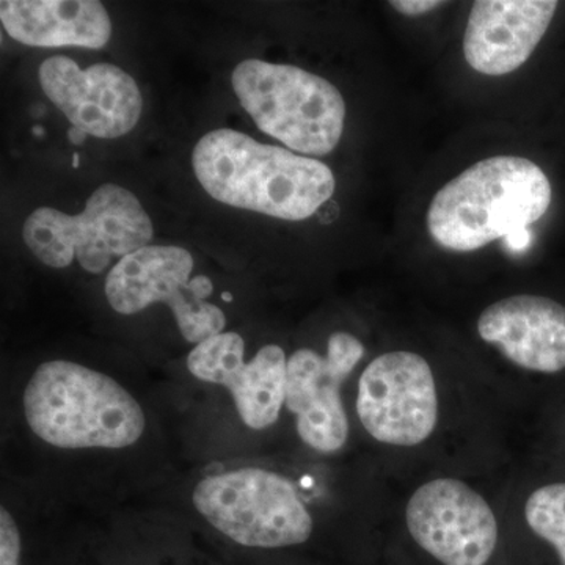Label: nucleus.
<instances>
[{
  "label": "nucleus",
  "instance_id": "1",
  "mask_svg": "<svg viewBox=\"0 0 565 565\" xmlns=\"http://www.w3.org/2000/svg\"><path fill=\"white\" fill-rule=\"evenodd\" d=\"M21 414L35 440L58 451H125L143 440L148 415L117 379L71 360L35 367Z\"/></svg>",
  "mask_w": 565,
  "mask_h": 565
},
{
  "label": "nucleus",
  "instance_id": "2",
  "mask_svg": "<svg viewBox=\"0 0 565 565\" xmlns=\"http://www.w3.org/2000/svg\"><path fill=\"white\" fill-rule=\"evenodd\" d=\"M192 166L212 199L281 221L311 217L337 189L326 163L259 143L234 129L202 137L193 148Z\"/></svg>",
  "mask_w": 565,
  "mask_h": 565
},
{
  "label": "nucleus",
  "instance_id": "3",
  "mask_svg": "<svg viewBox=\"0 0 565 565\" xmlns=\"http://www.w3.org/2000/svg\"><path fill=\"white\" fill-rule=\"evenodd\" d=\"M550 204L552 184L541 167L519 156H494L435 193L427 228L446 250L475 252L525 233L544 217Z\"/></svg>",
  "mask_w": 565,
  "mask_h": 565
},
{
  "label": "nucleus",
  "instance_id": "4",
  "mask_svg": "<svg viewBox=\"0 0 565 565\" xmlns=\"http://www.w3.org/2000/svg\"><path fill=\"white\" fill-rule=\"evenodd\" d=\"M196 519L243 552H273L307 544L315 519L296 482L259 463L207 468L191 487Z\"/></svg>",
  "mask_w": 565,
  "mask_h": 565
},
{
  "label": "nucleus",
  "instance_id": "5",
  "mask_svg": "<svg viewBox=\"0 0 565 565\" xmlns=\"http://www.w3.org/2000/svg\"><path fill=\"white\" fill-rule=\"evenodd\" d=\"M241 106L267 136L305 156L330 154L344 132L340 90L299 66L248 58L232 74Z\"/></svg>",
  "mask_w": 565,
  "mask_h": 565
},
{
  "label": "nucleus",
  "instance_id": "6",
  "mask_svg": "<svg viewBox=\"0 0 565 565\" xmlns=\"http://www.w3.org/2000/svg\"><path fill=\"white\" fill-rule=\"evenodd\" d=\"M154 226L139 199L121 185H99L77 215L39 207L22 226V239L41 263L65 269L74 259L103 274L114 259L150 245Z\"/></svg>",
  "mask_w": 565,
  "mask_h": 565
},
{
  "label": "nucleus",
  "instance_id": "7",
  "mask_svg": "<svg viewBox=\"0 0 565 565\" xmlns=\"http://www.w3.org/2000/svg\"><path fill=\"white\" fill-rule=\"evenodd\" d=\"M193 256L177 245H147L122 258L107 275V302L117 313L131 316L163 303L172 310L188 343L200 344L223 333L226 316L211 303L212 282L192 278Z\"/></svg>",
  "mask_w": 565,
  "mask_h": 565
},
{
  "label": "nucleus",
  "instance_id": "8",
  "mask_svg": "<svg viewBox=\"0 0 565 565\" xmlns=\"http://www.w3.org/2000/svg\"><path fill=\"white\" fill-rule=\"evenodd\" d=\"M355 405L374 440L403 448L422 445L438 423L433 367L415 352L379 355L360 375Z\"/></svg>",
  "mask_w": 565,
  "mask_h": 565
},
{
  "label": "nucleus",
  "instance_id": "9",
  "mask_svg": "<svg viewBox=\"0 0 565 565\" xmlns=\"http://www.w3.org/2000/svg\"><path fill=\"white\" fill-rule=\"evenodd\" d=\"M364 345L348 332L330 334L326 355L299 349L288 360L286 405L297 435L319 455H334L349 438L341 386L362 362Z\"/></svg>",
  "mask_w": 565,
  "mask_h": 565
},
{
  "label": "nucleus",
  "instance_id": "10",
  "mask_svg": "<svg viewBox=\"0 0 565 565\" xmlns=\"http://www.w3.org/2000/svg\"><path fill=\"white\" fill-rule=\"evenodd\" d=\"M416 544L444 565H486L498 544V522L467 482L438 478L419 486L405 508Z\"/></svg>",
  "mask_w": 565,
  "mask_h": 565
},
{
  "label": "nucleus",
  "instance_id": "11",
  "mask_svg": "<svg viewBox=\"0 0 565 565\" xmlns=\"http://www.w3.org/2000/svg\"><path fill=\"white\" fill-rule=\"evenodd\" d=\"M247 345L236 332H223L196 344L188 370L204 384L223 386L241 422L255 433L270 429L286 405L288 356L278 344H266L245 360Z\"/></svg>",
  "mask_w": 565,
  "mask_h": 565
},
{
  "label": "nucleus",
  "instance_id": "12",
  "mask_svg": "<svg viewBox=\"0 0 565 565\" xmlns=\"http://www.w3.org/2000/svg\"><path fill=\"white\" fill-rule=\"evenodd\" d=\"M44 95L68 118L73 128L98 139H117L136 128L143 109L137 82L120 66L96 63L82 70L57 55L40 66Z\"/></svg>",
  "mask_w": 565,
  "mask_h": 565
},
{
  "label": "nucleus",
  "instance_id": "13",
  "mask_svg": "<svg viewBox=\"0 0 565 565\" xmlns=\"http://www.w3.org/2000/svg\"><path fill=\"white\" fill-rule=\"evenodd\" d=\"M557 6L555 0H478L465 31V61L487 76L514 73L544 39Z\"/></svg>",
  "mask_w": 565,
  "mask_h": 565
},
{
  "label": "nucleus",
  "instance_id": "14",
  "mask_svg": "<svg viewBox=\"0 0 565 565\" xmlns=\"http://www.w3.org/2000/svg\"><path fill=\"white\" fill-rule=\"evenodd\" d=\"M478 333L523 370H565V307L548 297L523 294L498 300L479 316Z\"/></svg>",
  "mask_w": 565,
  "mask_h": 565
},
{
  "label": "nucleus",
  "instance_id": "15",
  "mask_svg": "<svg viewBox=\"0 0 565 565\" xmlns=\"http://www.w3.org/2000/svg\"><path fill=\"white\" fill-rule=\"evenodd\" d=\"M0 21L11 39L35 47L103 50L111 21L96 0H3Z\"/></svg>",
  "mask_w": 565,
  "mask_h": 565
},
{
  "label": "nucleus",
  "instance_id": "16",
  "mask_svg": "<svg viewBox=\"0 0 565 565\" xmlns=\"http://www.w3.org/2000/svg\"><path fill=\"white\" fill-rule=\"evenodd\" d=\"M527 526L556 550L565 565V482L541 487L525 504Z\"/></svg>",
  "mask_w": 565,
  "mask_h": 565
},
{
  "label": "nucleus",
  "instance_id": "17",
  "mask_svg": "<svg viewBox=\"0 0 565 565\" xmlns=\"http://www.w3.org/2000/svg\"><path fill=\"white\" fill-rule=\"evenodd\" d=\"M210 561V559H207ZM203 556L180 555V553L136 552L107 557L103 565H214Z\"/></svg>",
  "mask_w": 565,
  "mask_h": 565
},
{
  "label": "nucleus",
  "instance_id": "18",
  "mask_svg": "<svg viewBox=\"0 0 565 565\" xmlns=\"http://www.w3.org/2000/svg\"><path fill=\"white\" fill-rule=\"evenodd\" d=\"M390 6L399 11L401 14H405V17H422V14L437 10L438 7H444L445 2H437V0H393Z\"/></svg>",
  "mask_w": 565,
  "mask_h": 565
},
{
  "label": "nucleus",
  "instance_id": "19",
  "mask_svg": "<svg viewBox=\"0 0 565 565\" xmlns=\"http://www.w3.org/2000/svg\"><path fill=\"white\" fill-rule=\"evenodd\" d=\"M70 140L73 141L74 145H82L84 143L85 137H87V134L82 132L81 129L73 128L70 129L68 132Z\"/></svg>",
  "mask_w": 565,
  "mask_h": 565
}]
</instances>
